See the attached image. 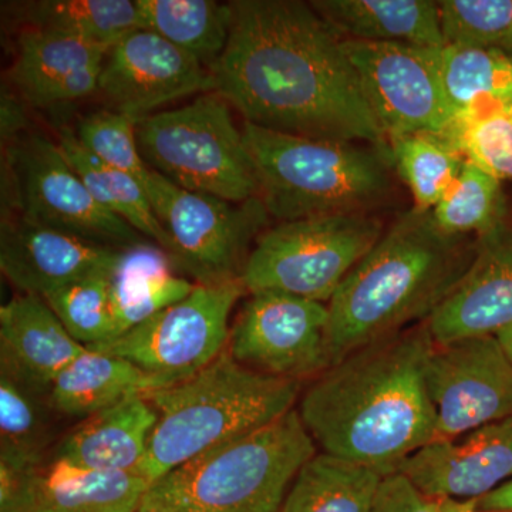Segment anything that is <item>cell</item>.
Listing matches in <instances>:
<instances>
[{
    "label": "cell",
    "instance_id": "obj_32",
    "mask_svg": "<svg viewBox=\"0 0 512 512\" xmlns=\"http://www.w3.org/2000/svg\"><path fill=\"white\" fill-rule=\"evenodd\" d=\"M46 397L0 373V464L30 470L42 466L49 444Z\"/></svg>",
    "mask_w": 512,
    "mask_h": 512
},
{
    "label": "cell",
    "instance_id": "obj_42",
    "mask_svg": "<svg viewBox=\"0 0 512 512\" xmlns=\"http://www.w3.org/2000/svg\"><path fill=\"white\" fill-rule=\"evenodd\" d=\"M136 512H181L174 510V508L168 507V505H165L163 503H158V501L153 500V498L148 497L146 494V497L143 498V501H141L140 507H138V510Z\"/></svg>",
    "mask_w": 512,
    "mask_h": 512
},
{
    "label": "cell",
    "instance_id": "obj_23",
    "mask_svg": "<svg viewBox=\"0 0 512 512\" xmlns=\"http://www.w3.org/2000/svg\"><path fill=\"white\" fill-rule=\"evenodd\" d=\"M151 484L137 471H93L53 460L37 468L23 512H136Z\"/></svg>",
    "mask_w": 512,
    "mask_h": 512
},
{
    "label": "cell",
    "instance_id": "obj_33",
    "mask_svg": "<svg viewBox=\"0 0 512 512\" xmlns=\"http://www.w3.org/2000/svg\"><path fill=\"white\" fill-rule=\"evenodd\" d=\"M501 184L466 160L456 181L431 211L434 221L446 234L483 237L504 222Z\"/></svg>",
    "mask_w": 512,
    "mask_h": 512
},
{
    "label": "cell",
    "instance_id": "obj_19",
    "mask_svg": "<svg viewBox=\"0 0 512 512\" xmlns=\"http://www.w3.org/2000/svg\"><path fill=\"white\" fill-rule=\"evenodd\" d=\"M111 46L28 28L20 33L12 80L36 107L84 99L99 90Z\"/></svg>",
    "mask_w": 512,
    "mask_h": 512
},
{
    "label": "cell",
    "instance_id": "obj_40",
    "mask_svg": "<svg viewBox=\"0 0 512 512\" xmlns=\"http://www.w3.org/2000/svg\"><path fill=\"white\" fill-rule=\"evenodd\" d=\"M476 512H512V480L477 500Z\"/></svg>",
    "mask_w": 512,
    "mask_h": 512
},
{
    "label": "cell",
    "instance_id": "obj_35",
    "mask_svg": "<svg viewBox=\"0 0 512 512\" xmlns=\"http://www.w3.org/2000/svg\"><path fill=\"white\" fill-rule=\"evenodd\" d=\"M109 276L93 275L43 298L67 332L86 349L114 338Z\"/></svg>",
    "mask_w": 512,
    "mask_h": 512
},
{
    "label": "cell",
    "instance_id": "obj_10",
    "mask_svg": "<svg viewBox=\"0 0 512 512\" xmlns=\"http://www.w3.org/2000/svg\"><path fill=\"white\" fill-rule=\"evenodd\" d=\"M247 292L238 281L198 285L174 303L93 350L123 357L173 386L197 375L228 348L232 309Z\"/></svg>",
    "mask_w": 512,
    "mask_h": 512
},
{
    "label": "cell",
    "instance_id": "obj_43",
    "mask_svg": "<svg viewBox=\"0 0 512 512\" xmlns=\"http://www.w3.org/2000/svg\"><path fill=\"white\" fill-rule=\"evenodd\" d=\"M503 106H504V109L507 110L508 113H510L512 116V99L505 101V103H503Z\"/></svg>",
    "mask_w": 512,
    "mask_h": 512
},
{
    "label": "cell",
    "instance_id": "obj_6",
    "mask_svg": "<svg viewBox=\"0 0 512 512\" xmlns=\"http://www.w3.org/2000/svg\"><path fill=\"white\" fill-rule=\"evenodd\" d=\"M318 446L298 410L204 451L151 485L148 497L181 512H279Z\"/></svg>",
    "mask_w": 512,
    "mask_h": 512
},
{
    "label": "cell",
    "instance_id": "obj_20",
    "mask_svg": "<svg viewBox=\"0 0 512 512\" xmlns=\"http://www.w3.org/2000/svg\"><path fill=\"white\" fill-rule=\"evenodd\" d=\"M84 350L40 296L19 293L0 308V373L30 392L47 399Z\"/></svg>",
    "mask_w": 512,
    "mask_h": 512
},
{
    "label": "cell",
    "instance_id": "obj_29",
    "mask_svg": "<svg viewBox=\"0 0 512 512\" xmlns=\"http://www.w3.org/2000/svg\"><path fill=\"white\" fill-rule=\"evenodd\" d=\"M434 57L456 116L481 104L512 99V56L507 53L446 43L434 49Z\"/></svg>",
    "mask_w": 512,
    "mask_h": 512
},
{
    "label": "cell",
    "instance_id": "obj_26",
    "mask_svg": "<svg viewBox=\"0 0 512 512\" xmlns=\"http://www.w3.org/2000/svg\"><path fill=\"white\" fill-rule=\"evenodd\" d=\"M383 474L328 453L299 471L279 512H372Z\"/></svg>",
    "mask_w": 512,
    "mask_h": 512
},
{
    "label": "cell",
    "instance_id": "obj_16",
    "mask_svg": "<svg viewBox=\"0 0 512 512\" xmlns=\"http://www.w3.org/2000/svg\"><path fill=\"white\" fill-rule=\"evenodd\" d=\"M397 473L430 498L480 500L512 480V417L433 441L406 458Z\"/></svg>",
    "mask_w": 512,
    "mask_h": 512
},
{
    "label": "cell",
    "instance_id": "obj_1",
    "mask_svg": "<svg viewBox=\"0 0 512 512\" xmlns=\"http://www.w3.org/2000/svg\"><path fill=\"white\" fill-rule=\"evenodd\" d=\"M214 92L266 130L389 148L345 40L298 0H237Z\"/></svg>",
    "mask_w": 512,
    "mask_h": 512
},
{
    "label": "cell",
    "instance_id": "obj_11",
    "mask_svg": "<svg viewBox=\"0 0 512 512\" xmlns=\"http://www.w3.org/2000/svg\"><path fill=\"white\" fill-rule=\"evenodd\" d=\"M8 164L22 220L111 248L140 242L136 229L93 197L49 138L35 134L16 141Z\"/></svg>",
    "mask_w": 512,
    "mask_h": 512
},
{
    "label": "cell",
    "instance_id": "obj_12",
    "mask_svg": "<svg viewBox=\"0 0 512 512\" xmlns=\"http://www.w3.org/2000/svg\"><path fill=\"white\" fill-rule=\"evenodd\" d=\"M345 49L387 141L416 133L446 137L456 111L441 84L436 47L345 40Z\"/></svg>",
    "mask_w": 512,
    "mask_h": 512
},
{
    "label": "cell",
    "instance_id": "obj_22",
    "mask_svg": "<svg viewBox=\"0 0 512 512\" xmlns=\"http://www.w3.org/2000/svg\"><path fill=\"white\" fill-rule=\"evenodd\" d=\"M311 6L343 40L446 45L439 2L431 0H313Z\"/></svg>",
    "mask_w": 512,
    "mask_h": 512
},
{
    "label": "cell",
    "instance_id": "obj_14",
    "mask_svg": "<svg viewBox=\"0 0 512 512\" xmlns=\"http://www.w3.org/2000/svg\"><path fill=\"white\" fill-rule=\"evenodd\" d=\"M426 384L437 414V440L512 417V362L494 335L436 343Z\"/></svg>",
    "mask_w": 512,
    "mask_h": 512
},
{
    "label": "cell",
    "instance_id": "obj_13",
    "mask_svg": "<svg viewBox=\"0 0 512 512\" xmlns=\"http://www.w3.org/2000/svg\"><path fill=\"white\" fill-rule=\"evenodd\" d=\"M328 303L276 291L251 293L229 335L241 365L284 379H316L332 366Z\"/></svg>",
    "mask_w": 512,
    "mask_h": 512
},
{
    "label": "cell",
    "instance_id": "obj_17",
    "mask_svg": "<svg viewBox=\"0 0 512 512\" xmlns=\"http://www.w3.org/2000/svg\"><path fill=\"white\" fill-rule=\"evenodd\" d=\"M120 249L18 217L15 222H3L0 269L20 293L46 298L84 278L110 274Z\"/></svg>",
    "mask_w": 512,
    "mask_h": 512
},
{
    "label": "cell",
    "instance_id": "obj_18",
    "mask_svg": "<svg viewBox=\"0 0 512 512\" xmlns=\"http://www.w3.org/2000/svg\"><path fill=\"white\" fill-rule=\"evenodd\" d=\"M512 323V224L477 238L476 255L460 284L427 320L437 345L495 335Z\"/></svg>",
    "mask_w": 512,
    "mask_h": 512
},
{
    "label": "cell",
    "instance_id": "obj_31",
    "mask_svg": "<svg viewBox=\"0 0 512 512\" xmlns=\"http://www.w3.org/2000/svg\"><path fill=\"white\" fill-rule=\"evenodd\" d=\"M390 158L414 198V208L433 211L463 170L466 158L446 137L416 133L389 140Z\"/></svg>",
    "mask_w": 512,
    "mask_h": 512
},
{
    "label": "cell",
    "instance_id": "obj_36",
    "mask_svg": "<svg viewBox=\"0 0 512 512\" xmlns=\"http://www.w3.org/2000/svg\"><path fill=\"white\" fill-rule=\"evenodd\" d=\"M439 5L446 43L512 56V0H443Z\"/></svg>",
    "mask_w": 512,
    "mask_h": 512
},
{
    "label": "cell",
    "instance_id": "obj_34",
    "mask_svg": "<svg viewBox=\"0 0 512 512\" xmlns=\"http://www.w3.org/2000/svg\"><path fill=\"white\" fill-rule=\"evenodd\" d=\"M446 138L498 181H512V116L503 103H487L458 113Z\"/></svg>",
    "mask_w": 512,
    "mask_h": 512
},
{
    "label": "cell",
    "instance_id": "obj_41",
    "mask_svg": "<svg viewBox=\"0 0 512 512\" xmlns=\"http://www.w3.org/2000/svg\"><path fill=\"white\" fill-rule=\"evenodd\" d=\"M494 336L497 338L498 343H500L501 348H503L505 355H507L508 359L512 362V323L498 330Z\"/></svg>",
    "mask_w": 512,
    "mask_h": 512
},
{
    "label": "cell",
    "instance_id": "obj_39",
    "mask_svg": "<svg viewBox=\"0 0 512 512\" xmlns=\"http://www.w3.org/2000/svg\"><path fill=\"white\" fill-rule=\"evenodd\" d=\"M25 126V110L19 106L18 100L13 99L10 94H2V109H0L2 140L9 141L10 138H15Z\"/></svg>",
    "mask_w": 512,
    "mask_h": 512
},
{
    "label": "cell",
    "instance_id": "obj_9",
    "mask_svg": "<svg viewBox=\"0 0 512 512\" xmlns=\"http://www.w3.org/2000/svg\"><path fill=\"white\" fill-rule=\"evenodd\" d=\"M173 244L171 258L198 285L238 281L269 214L258 197L234 202L188 191L150 170L143 185Z\"/></svg>",
    "mask_w": 512,
    "mask_h": 512
},
{
    "label": "cell",
    "instance_id": "obj_24",
    "mask_svg": "<svg viewBox=\"0 0 512 512\" xmlns=\"http://www.w3.org/2000/svg\"><path fill=\"white\" fill-rule=\"evenodd\" d=\"M109 282L113 340L183 301L197 286L177 275V266L165 249L143 242L120 249Z\"/></svg>",
    "mask_w": 512,
    "mask_h": 512
},
{
    "label": "cell",
    "instance_id": "obj_38",
    "mask_svg": "<svg viewBox=\"0 0 512 512\" xmlns=\"http://www.w3.org/2000/svg\"><path fill=\"white\" fill-rule=\"evenodd\" d=\"M372 512H440L434 498L421 493L403 474L384 477Z\"/></svg>",
    "mask_w": 512,
    "mask_h": 512
},
{
    "label": "cell",
    "instance_id": "obj_37",
    "mask_svg": "<svg viewBox=\"0 0 512 512\" xmlns=\"http://www.w3.org/2000/svg\"><path fill=\"white\" fill-rule=\"evenodd\" d=\"M136 121L114 110H101L80 120L76 137L90 154L114 170L146 183L150 167L138 148Z\"/></svg>",
    "mask_w": 512,
    "mask_h": 512
},
{
    "label": "cell",
    "instance_id": "obj_4",
    "mask_svg": "<svg viewBox=\"0 0 512 512\" xmlns=\"http://www.w3.org/2000/svg\"><path fill=\"white\" fill-rule=\"evenodd\" d=\"M302 383L241 365L228 350L197 375L147 394L158 421L138 468L153 485L204 451L291 412Z\"/></svg>",
    "mask_w": 512,
    "mask_h": 512
},
{
    "label": "cell",
    "instance_id": "obj_25",
    "mask_svg": "<svg viewBox=\"0 0 512 512\" xmlns=\"http://www.w3.org/2000/svg\"><path fill=\"white\" fill-rule=\"evenodd\" d=\"M165 383L123 357L86 349L60 373L47 403L64 416L86 417L131 397L164 389Z\"/></svg>",
    "mask_w": 512,
    "mask_h": 512
},
{
    "label": "cell",
    "instance_id": "obj_8",
    "mask_svg": "<svg viewBox=\"0 0 512 512\" xmlns=\"http://www.w3.org/2000/svg\"><path fill=\"white\" fill-rule=\"evenodd\" d=\"M383 234V222L367 212L281 222L256 239L242 285L249 293L285 292L329 303Z\"/></svg>",
    "mask_w": 512,
    "mask_h": 512
},
{
    "label": "cell",
    "instance_id": "obj_2",
    "mask_svg": "<svg viewBox=\"0 0 512 512\" xmlns=\"http://www.w3.org/2000/svg\"><path fill=\"white\" fill-rule=\"evenodd\" d=\"M434 346L429 325L420 323L356 350L313 379L296 410L322 453L387 477L436 441L426 384Z\"/></svg>",
    "mask_w": 512,
    "mask_h": 512
},
{
    "label": "cell",
    "instance_id": "obj_30",
    "mask_svg": "<svg viewBox=\"0 0 512 512\" xmlns=\"http://www.w3.org/2000/svg\"><path fill=\"white\" fill-rule=\"evenodd\" d=\"M20 18L32 29L109 46L143 29L136 0H42L23 6Z\"/></svg>",
    "mask_w": 512,
    "mask_h": 512
},
{
    "label": "cell",
    "instance_id": "obj_27",
    "mask_svg": "<svg viewBox=\"0 0 512 512\" xmlns=\"http://www.w3.org/2000/svg\"><path fill=\"white\" fill-rule=\"evenodd\" d=\"M57 144L87 190L104 208L126 221L138 234L153 239L168 255L173 254L170 235L158 221L147 192L137 178L101 163L79 143L69 128L59 131Z\"/></svg>",
    "mask_w": 512,
    "mask_h": 512
},
{
    "label": "cell",
    "instance_id": "obj_21",
    "mask_svg": "<svg viewBox=\"0 0 512 512\" xmlns=\"http://www.w3.org/2000/svg\"><path fill=\"white\" fill-rule=\"evenodd\" d=\"M158 421L147 396L131 397L83 419L59 444L55 460L93 471H137Z\"/></svg>",
    "mask_w": 512,
    "mask_h": 512
},
{
    "label": "cell",
    "instance_id": "obj_28",
    "mask_svg": "<svg viewBox=\"0 0 512 512\" xmlns=\"http://www.w3.org/2000/svg\"><path fill=\"white\" fill-rule=\"evenodd\" d=\"M141 26L211 67L227 47L231 5L212 0H136Z\"/></svg>",
    "mask_w": 512,
    "mask_h": 512
},
{
    "label": "cell",
    "instance_id": "obj_7",
    "mask_svg": "<svg viewBox=\"0 0 512 512\" xmlns=\"http://www.w3.org/2000/svg\"><path fill=\"white\" fill-rule=\"evenodd\" d=\"M231 104L204 93L187 106L137 121L138 148L150 170L188 191L242 202L258 197L254 165Z\"/></svg>",
    "mask_w": 512,
    "mask_h": 512
},
{
    "label": "cell",
    "instance_id": "obj_3",
    "mask_svg": "<svg viewBox=\"0 0 512 512\" xmlns=\"http://www.w3.org/2000/svg\"><path fill=\"white\" fill-rule=\"evenodd\" d=\"M477 238L446 234L431 211L413 208L350 272L328 303L330 363L427 322L460 284Z\"/></svg>",
    "mask_w": 512,
    "mask_h": 512
},
{
    "label": "cell",
    "instance_id": "obj_15",
    "mask_svg": "<svg viewBox=\"0 0 512 512\" xmlns=\"http://www.w3.org/2000/svg\"><path fill=\"white\" fill-rule=\"evenodd\" d=\"M210 90V67L157 33L138 29L111 46L97 92L111 110L137 123L165 104Z\"/></svg>",
    "mask_w": 512,
    "mask_h": 512
},
{
    "label": "cell",
    "instance_id": "obj_5",
    "mask_svg": "<svg viewBox=\"0 0 512 512\" xmlns=\"http://www.w3.org/2000/svg\"><path fill=\"white\" fill-rule=\"evenodd\" d=\"M242 133L258 198L278 221L367 212L392 190L389 148L292 136L249 123Z\"/></svg>",
    "mask_w": 512,
    "mask_h": 512
}]
</instances>
